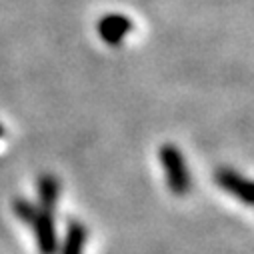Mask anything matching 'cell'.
I'll return each instance as SVG.
<instances>
[{"label": "cell", "instance_id": "obj_4", "mask_svg": "<svg viewBox=\"0 0 254 254\" xmlns=\"http://www.w3.org/2000/svg\"><path fill=\"white\" fill-rule=\"evenodd\" d=\"M86 238H88L86 226L82 222H78V220H72L68 224L66 238H64V242H62L60 254H84Z\"/></svg>", "mask_w": 254, "mask_h": 254}, {"label": "cell", "instance_id": "obj_5", "mask_svg": "<svg viewBox=\"0 0 254 254\" xmlns=\"http://www.w3.org/2000/svg\"><path fill=\"white\" fill-rule=\"evenodd\" d=\"M128 30H130V22L122 16H108L100 22V34L110 44H118L128 34Z\"/></svg>", "mask_w": 254, "mask_h": 254}, {"label": "cell", "instance_id": "obj_1", "mask_svg": "<svg viewBox=\"0 0 254 254\" xmlns=\"http://www.w3.org/2000/svg\"><path fill=\"white\" fill-rule=\"evenodd\" d=\"M12 210L24 224H28L34 230L36 246H38L40 254H56L58 252V238H56L52 210H46L42 206H32L28 200H22V198L14 200Z\"/></svg>", "mask_w": 254, "mask_h": 254}, {"label": "cell", "instance_id": "obj_3", "mask_svg": "<svg viewBox=\"0 0 254 254\" xmlns=\"http://www.w3.org/2000/svg\"><path fill=\"white\" fill-rule=\"evenodd\" d=\"M214 180L222 190H226L228 194H232L234 198H238L246 206L252 204V184H250V180H246L238 172H234L230 168H218L214 174Z\"/></svg>", "mask_w": 254, "mask_h": 254}, {"label": "cell", "instance_id": "obj_7", "mask_svg": "<svg viewBox=\"0 0 254 254\" xmlns=\"http://www.w3.org/2000/svg\"><path fill=\"white\" fill-rule=\"evenodd\" d=\"M0 132H2V130H0Z\"/></svg>", "mask_w": 254, "mask_h": 254}, {"label": "cell", "instance_id": "obj_2", "mask_svg": "<svg viewBox=\"0 0 254 254\" xmlns=\"http://www.w3.org/2000/svg\"><path fill=\"white\" fill-rule=\"evenodd\" d=\"M160 158H162V166L166 172V182H168L170 192L176 196H184L190 188V174L186 170L180 150L174 146H164L160 150Z\"/></svg>", "mask_w": 254, "mask_h": 254}, {"label": "cell", "instance_id": "obj_6", "mask_svg": "<svg viewBox=\"0 0 254 254\" xmlns=\"http://www.w3.org/2000/svg\"><path fill=\"white\" fill-rule=\"evenodd\" d=\"M58 194H60L58 180H56L52 174H44V176L40 178V184H38L40 206L46 208V210H54L56 200H58Z\"/></svg>", "mask_w": 254, "mask_h": 254}]
</instances>
